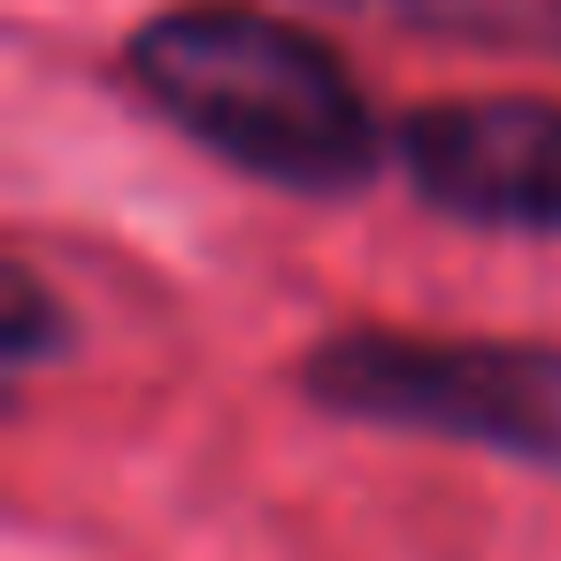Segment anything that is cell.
Returning <instances> with one entry per match:
<instances>
[{
    "mask_svg": "<svg viewBox=\"0 0 561 561\" xmlns=\"http://www.w3.org/2000/svg\"><path fill=\"white\" fill-rule=\"evenodd\" d=\"M116 78L208 162L285 201H354L392 162L362 70L270 0H170L116 47Z\"/></svg>",
    "mask_w": 561,
    "mask_h": 561,
    "instance_id": "cell-1",
    "label": "cell"
},
{
    "mask_svg": "<svg viewBox=\"0 0 561 561\" xmlns=\"http://www.w3.org/2000/svg\"><path fill=\"white\" fill-rule=\"evenodd\" d=\"M293 392L354 431L469 446L561 477V346L484 331L346 323L293 354Z\"/></svg>",
    "mask_w": 561,
    "mask_h": 561,
    "instance_id": "cell-2",
    "label": "cell"
},
{
    "mask_svg": "<svg viewBox=\"0 0 561 561\" xmlns=\"http://www.w3.org/2000/svg\"><path fill=\"white\" fill-rule=\"evenodd\" d=\"M408 201L484 239H561V101L446 93L392 124Z\"/></svg>",
    "mask_w": 561,
    "mask_h": 561,
    "instance_id": "cell-3",
    "label": "cell"
},
{
    "mask_svg": "<svg viewBox=\"0 0 561 561\" xmlns=\"http://www.w3.org/2000/svg\"><path fill=\"white\" fill-rule=\"evenodd\" d=\"M354 24H392L454 47H492V55H546L561 62V0H300Z\"/></svg>",
    "mask_w": 561,
    "mask_h": 561,
    "instance_id": "cell-4",
    "label": "cell"
},
{
    "mask_svg": "<svg viewBox=\"0 0 561 561\" xmlns=\"http://www.w3.org/2000/svg\"><path fill=\"white\" fill-rule=\"evenodd\" d=\"M0 354H9V385H32L39 369L78 354V316L39 277L32 254H9V323H0Z\"/></svg>",
    "mask_w": 561,
    "mask_h": 561,
    "instance_id": "cell-5",
    "label": "cell"
}]
</instances>
